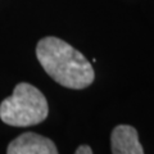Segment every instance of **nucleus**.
Listing matches in <instances>:
<instances>
[{
    "instance_id": "obj_2",
    "label": "nucleus",
    "mask_w": 154,
    "mask_h": 154,
    "mask_svg": "<svg viewBox=\"0 0 154 154\" xmlns=\"http://www.w3.org/2000/svg\"><path fill=\"white\" fill-rule=\"evenodd\" d=\"M49 114L46 98L31 84L21 82L13 94L0 104V119L14 127H27L41 123Z\"/></svg>"
},
{
    "instance_id": "obj_1",
    "label": "nucleus",
    "mask_w": 154,
    "mask_h": 154,
    "mask_svg": "<svg viewBox=\"0 0 154 154\" xmlns=\"http://www.w3.org/2000/svg\"><path fill=\"white\" fill-rule=\"evenodd\" d=\"M36 57L46 73L64 88L81 90L94 82L95 72L91 63L62 38H41L36 46Z\"/></svg>"
},
{
    "instance_id": "obj_3",
    "label": "nucleus",
    "mask_w": 154,
    "mask_h": 154,
    "mask_svg": "<svg viewBox=\"0 0 154 154\" xmlns=\"http://www.w3.org/2000/svg\"><path fill=\"white\" fill-rule=\"evenodd\" d=\"M7 154H58V149L50 139L35 132H25L11 141Z\"/></svg>"
},
{
    "instance_id": "obj_4",
    "label": "nucleus",
    "mask_w": 154,
    "mask_h": 154,
    "mask_svg": "<svg viewBox=\"0 0 154 154\" xmlns=\"http://www.w3.org/2000/svg\"><path fill=\"white\" fill-rule=\"evenodd\" d=\"M112 154H144L136 128L128 125L116 126L110 135Z\"/></svg>"
},
{
    "instance_id": "obj_5",
    "label": "nucleus",
    "mask_w": 154,
    "mask_h": 154,
    "mask_svg": "<svg viewBox=\"0 0 154 154\" xmlns=\"http://www.w3.org/2000/svg\"><path fill=\"white\" fill-rule=\"evenodd\" d=\"M75 154H93V150L89 145H81L76 149Z\"/></svg>"
}]
</instances>
